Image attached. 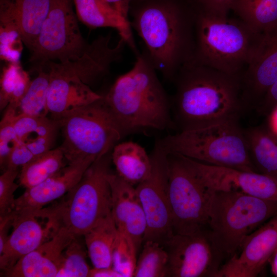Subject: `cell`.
<instances>
[{
  "label": "cell",
  "instance_id": "cell-39",
  "mask_svg": "<svg viewBox=\"0 0 277 277\" xmlns=\"http://www.w3.org/2000/svg\"><path fill=\"white\" fill-rule=\"evenodd\" d=\"M12 212L9 214L0 216V251H1L8 238V232L12 227Z\"/></svg>",
  "mask_w": 277,
  "mask_h": 277
},
{
  "label": "cell",
  "instance_id": "cell-6",
  "mask_svg": "<svg viewBox=\"0 0 277 277\" xmlns=\"http://www.w3.org/2000/svg\"><path fill=\"white\" fill-rule=\"evenodd\" d=\"M159 141L168 153L206 164L258 172L238 120L179 131Z\"/></svg>",
  "mask_w": 277,
  "mask_h": 277
},
{
  "label": "cell",
  "instance_id": "cell-5",
  "mask_svg": "<svg viewBox=\"0 0 277 277\" xmlns=\"http://www.w3.org/2000/svg\"><path fill=\"white\" fill-rule=\"evenodd\" d=\"M111 152L95 160L80 181L58 201L39 210L38 214L53 226L75 236H83L101 220L111 214Z\"/></svg>",
  "mask_w": 277,
  "mask_h": 277
},
{
  "label": "cell",
  "instance_id": "cell-26",
  "mask_svg": "<svg viewBox=\"0 0 277 277\" xmlns=\"http://www.w3.org/2000/svg\"><path fill=\"white\" fill-rule=\"evenodd\" d=\"M231 10L258 33L277 27V0H233Z\"/></svg>",
  "mask_w": 277,
  "mask_h": 277
},
{
  "label": "cell",
  "instance_id": "cell-24",
  "mask_svg": "<svg viewBox=\"0 0 277 277\" xmlns=\"http://www.w3.org/2000/svg\"><path fill=\"white\" fill-rule=\"evenodd\" d=\"M244 133L257 171L277 179V136L262 126L249 128Z\"/></svg>",
  "mask_w": 277,
  "mask_h": 277
},
{
  "label": "cell",
  "instance_id": "cell-41",
  "mask_svg": "<svg viewBox=\"0 0 277 277\" xmlns=\"http://www.w3.org/2000/svg\"><path fill=\"white\" fill-rule=\"evenodd\" d=\"M90 277H124L123 275L111 267L95 268L91 269Z\"/></svg>",
  "mask_w": 277,
  "mask_h": 277
},
{
  "label": "cell",
  "instance_id": "cell-16",
  "mask_svg": "<svg viewBox=\"0 0 277 277\" xmlns=\"http://www.w3.org/2000/svg\"><path fill=\"white\" fill-rule=\"evenodd\" d=\"M277 80V27L264 35L258 52L241 75L245 110L256 108Z\"/></svg>",
  "mask_w": 277,
  "mask_h": 277
},
{
  "label": "cell",
  "instance_id": "cell-33",
  "mask_svg": "<svg viewBox=\"0 0 277 277\" xmlns=\"http://www.w3.org/2000/svg\"><path fill=\"white\" fill-rule=\"evenodd\" d=\"M137 252L131 239L126 233L118 230L113 251L112 267L124 277L133 276L137 262Z\"/></svg>",
  "mask_w": 277,
  "mask_h": 277
},
{
  "label": "cell",
  "instance_id": "cell-2",
  "mask_svg": "<svg viewBox=\"0 0 277 277\" xmlns=\"http://www.w3.org/2000/svg\"><path fill=\"white\" fill-rule=\"evenodd\" d=\"M134 9L132 27L142 40L143 53L167 81H174L181 67L192 59L195 12L175 0H144Z\"/></svg>",
  "mask_w": 277,
  "mask_h": 277
},
{
  "label": "cell",
  "instance_id": "cell-22",
  "mask_svg": "<svg viewBox=\"0 0 277 277\" xmlns=\"http://www.w3.org/2000/svg\"><path fill=\"white\" fill-rule=\"evenodd\" d=\"M76 15L91 28L110 27L116 29L120 37L134 51H137L132 37L129 21L123 17L102 0H73Z\"/></svg>",
  "mask_w": 277,
  "mask_h": 277
},
{
  "label": "cell",
  "instance_id": "cell-11",
  "mask_svg": "<svg viewBox=\"0 0 277 277\" xmlns=\"http://www.w3.org/2000/svg\"><path fill=\"white\" fill-rule=\"evenodd\" d=\"M168 155L158 140L150 155L151 174L135 186L147 223L143 243L151 241L164 247L174 234L169 196Z\"/></svg>",
  "mask_w": 277,
  "mask_h": 277
},
{
  "label": "cell",
  "instance_id": "cell-35",
  "mask_svg": "<svg viewBox=\"0 0 277 277\" xmlns=\"http://www.w3.org/2000/svg\"><path fill=\"white\" fill-rule=\"evenodd\" d=\"M24 44L18 30L9 25L0 24V56L7 63L19 64Z\"/></svg>",
  "mask_w": 277,
  "mask_h": 277
},
{
  "label": "cell",
  "instance_id": "cell-15",
  "mask_svg": "<svg viewBox=\"0 0 277 277\" xmlns=\"http://www.w3.org/2000/svg\"><path fill=\"white\" fill-rule=\"evenodd\" d=\"M12 231L0 251V268L3 273L11 269L22 257L50 239L55 232L47 220L43 224L35 212H12Z\"/></svg>",
  "mask_w": 277,
  "mask_h": 277
},
{
  "label": "cell",
  "instance_id": "cell-36",
  "mask_svg": "<svg viewBox=\"0 0 277 277\" xmlns=\"http://www.w3.org/2000/svg\"><path fill=\"white\" fill-rule=\"evenodd\" d=\"M18 168H8L0 176V216L11 213L14 209V192L19 185L15 183Z\"/></svg>",
  "mask_w": 277,
  "mask_h": 277
},
{
  "label": "cell",
  "instance_id": "cell-9",
  "mask_svg": "<svg viewBox=\"0 0 277 277\" xmlns=\"http://www.w3.org/2000/svg\"><path fill=\"white\" fill-rule=\"evenodd\" d=\"M169 196L174 233L193 234L207 228L214 194L189 159L168 153Z\"/></svg>",
  "mask_w": 277,
  "mask_h": 277
},
{
  "label": "cell",
  "instance_id": "cell-25",
  "mask_svg": "<svg viewBox=\"0 0 277 277\" xmlns=\"http://www.w3.org/2000/svg\"><path fill=\"white\" fill-rule=\"evenodd\" d=\"M118 230L111 214L84 234L87 253L95 268L111 267Z\"/></svg>",
  "mask_w": 277,
  "mask_h": 277
},
{
  "label": "cell",
  "instance_id": "cell-8",
  "mask_svg": "<svg viewBox=\"0 0 277 277\" xmlns=\"http://www.w3.org/2000/svg\"><path fill=\"white\" fill-rule=\"evenodd\" d=\"M57 122L63 136L60 147L68 164L81 160L94 162L111 152L123 137L103 95Z\"/></svg>",
  "mask_w": 277,
  "mask_h": 277
},
{
  "label": "cell",
  "instance_id": "cell-27",
  "mask_svg": "<svg viewBox=\"0 0 277 277\" xmlns=\"http://www.w3.org/2000/svg\"><path fill=\"white\" fill-rule=\"evenodd\" d=\"M66 161L60 147L40 154L21 168L19 185L27 189L41 184L65 167Z\"/></svg>",
  "mask_w": 277,
  "mask_h": 277
},
{
  "label": "cell",
  "instance_id": "cell-10",
  "mask_svg": "<svg viewBox=\"0 0 277 277\" xmlns=\"http://www.w3.org/2000/svg\"><path fill=\"white\" fill-rule=\"evenodd\" d=\"M73 0H51L48 14L31 51L29 62L33 70L44 68L49 61L60 63L81 57L90 44L83 38Z\"/></svg>",
  "mask_w": 277,
  "mask_h": 277
},
{
  "label": "cell",
  "instance_id": "cell-37",
  "mask_svg": "<svg viewBox=\"0 0 277 277\" xmlns=\"http://www.w3.org/2000/svg\"><path fill=\"white\" fill-rule=\"evenodd\" d=\"M200 8L205 12L219 17H227L233 0H197Z\"/></svg>",
  "mask_w": 277,
  "mask_h": 277
},
{
  "label": "cell",
  "instance_id": "cell-38",
  "mask_svg": "<svg viewBox=\"0 0 277 277\" xmlns=\"http://www.w3.org/2000/svg\"><path fill=\"white\" fill-rule=\"evenodd\" d=\"M277 106V80L269 88L256 108L259 114L269 115Z\"/></svg>",
  "mask_w": 277,
  "mask_h": 277
},
{
  "label": "cell",
  "instance_id": "cell-29",
  "mask_svg": "<svg viewBox=\"0 0 277 277\" xmlns=\"http://www.w3.org/2000/svg\"><path fill=\"white\" fill-rule=\"evenodd\" d=\"M35 71L37 75L31 80L27 91L16 110V115L26 114L45 117L49 113L47 101L49 74L43 68Z\"/></svg>",
  "mask_w": 277,
  "mask_h": 277
},
{
  "label": "cell",
  "instance_id": "cell-30",
  "mask_svg": "<svg viewBox=\"0 0 277 277\" xmlns=\"http://www.w3.org/2000/svg\"><path fill=\"white\" fill-rule=\"evenodd\" d=\"M143 244L133 276H168V255L165 248L151 241H145Z\"/></svg>",
  "mask_w": 277,
  "mask_h": 277
},
{
  "label": "cell",
  "instance_id": "cell-43",
  "mask_svg": "<svg viewBox=\"0 0 277 277\" xmlns=\"http://www.w3.org/2000/svg\"><path fill=\"white\" fill-rule=\"evenodd\" d=\"M268 262L270 263L272 273L277 277V249L270 258Z\"/></svg>",
  "mask_w": 277,
  "mask_h": 277
},
{
  "label": "cell",
  "instance_id": "cell-12",
  "mask_svg": "<svg viewBox=\"0 0 277 277\" xmlns=\"http://www.w3.org/2000/svg\"><path fill=\"white\" fill-rule=\"evenodd\" d=\"M164 247L168 255V276L216 277L223 259L206 230L174 233Z\"/></svg>",
  "mask_w": 277,
  "mask_h": 277
},
{
  "label": "cell",
  "instance_id": "cell-3",
  "mask_svg": "<svg viewBox=\"0 0 277 277\" xmlns=\"http://www.w3.org/2000/svg\"><path fill=\"white\" fill-rule=\"evenodd\" d=\"M103 97L123 136L174 128L171 100L143 53L136 55L132 68L117 78Z\"/></svg>",
  "mask_w": 277,
  "mask_h": 277
},
{
  "label": "cell",
  "instance_id": "cell-1",
  "mask_svg": "<svg viewBox=\"0 0 277 277\" xmlns=\"http://www.w3.org/2000/svg\"><path fill=\"white\" fill-rule=\"evenodd\" d=\"M173 82L171 113L179 131L238 120L245 110L241 75L190 61L181 67Z\"/></svg>",
  "mask_w": 277,
  "mask_h": 277
},
{
  "label": "cell",
  "instance_id": "cell-31",
  "mask_svg": "<svg viewBox=\"0 0 277 277\" xmlns=\"http://www.w3.org/2000/svg\"><path fill=\"white\" fill-rule=\"evenodd\" d=\"M14 127L21 141L37 136L55 135L60 127L58 122L47 116L41 117L26 114L15 115Z\"/></svg>",
  "mask_w": 277,
  "mask_h": 277
},
{
  "label": "cell",
  "instance_id": "cell-17",
  "mask_svg": "<svg viewBox=\"0 0 277 277\" xmlns=\"http://www.w3.org/2000/svg\"><path fill=\"white\" fill-rule=\"evenodd\" d=\"M45 68L49 74L47 108L51 118L58 121L67 114L103 97L78 76L60 70L51 61Z\"/></svg>",
  "mask_w": 277,
  "mask_h": 277
},
{
  "label": "cell",
  "instance_id": "cell-40",
  "mask_svg": "<svg viewBox=\"0 0 277 277\" xmlns=\"http://www.w3.org/2000/svg\"><path fill=\"white\" fill-rule=\"evenodd\" d=\"M123 17L128 19L131 0H102Z\"/></svg>",
  "mask_w": 277,
  "mask_h": 277
},
{
  "label": "cell",
  "instance_id": "cell-32",
  "mask_svg": "<svg viewBox=\"0 0 277 277\" xmlns=\"http://www.w3.org/2000/svg\"><path fill=\"white\" fill-rule=\"evenodd\" d=\"M75 237L65 248L56 277L89 276L91 269L86 261V252Z\"/></svg>",
  "mask_w": 277,
  "mask_h": 277
},
{
  "label": "cell",
  "instance_id": "cell-23",
  "mask_svg": "<svg viewBox=\"0 0 277 277\" xmlns=\"http://www.w3.org/2000/svg\"><path fill=\"white\" fill-rule=\"evenodd\" d=\"M111 160L116 173L134 186L146 180L151 174L150 155L135 142L126 141L116 144L111 152Z\"/></svg>",
  "mask_w": 277,
  "mask_h": 277
},
{
  "label": "cell",
  "instance_id": "cell-14",
  "mask_svg": "<svg viewBox=\"0 0 277 277\" xmlns=\"http://www.w3.org/2000/svg\"><path fill=\"white\" fill-rule=\"evenodd\" d=\"M239 254L221 265L216 277H255L277 249V215L244 241Z\"/></svg>",
  "mask_w": 277,
  "mask_h": 277
},
{
  "label": "cell",
  "instance_id": "cell-4",
  "mask_svg": "<svg viewBox=\"0 0 277 277\" xmlns=\"http://www.w3.org/2000/svg\"><path fill=\"white\" fill-rule=\"evenodd\" d=\"M264 34L241 19L195 12L194 50L191 60L226 73L242 75L258 52Z\"/></svg>",
  "mask_w": 277,
  "mask_h": 277
},
{
  "label": "cell",
  "instance_id": "cell-20",
  "mask_svg": "<svg viewBox=\"0 0 277 277\" xmlns=\"http://www.w3.org/2000/svg\"><path fill=\"white\" fill-rule=\"evenodd\" d=\"M75 237L64 228L57 229L50 239L21 258L3 274L9 277H56L63 252Z\"/></svg>",
  "mask_w": 277,
  "mask_h": 277
},
{
  "label": "cell",
  "instance_id": "cell-18",
  "mask_svg": "<svg viewBox=\"0 0 277 277\" xmlns=\"http://www.w3.org/2000/svg\"><path fill=\"white\" fill-rule=\"evenodd\" d=\"M108 179L111 192V216L118 230L131 239L138 251L143 243L147 223L135 187L112 172Z\"/></svg>",
  "mask_w": 277,
  "mask_h": 277
},
{
  "label": "cell",
  "instance_id": "cell-28",
  "mask_svg": "<svg viewBox=\"0 0 277 277\" xmlns=\"http://www.w3.org/2000/svg\"><path fill=\"white\" fill-rule=\"evenodd\" d=\"M2 71L0 79V109L11 108L16 112L30 85L28 73L20 63H7Z\"/></svg>",
  "mask_w": 277,
  "mask_h": 277
},
{
  "label": "cell",
  "instance_id": "cell-19",
  "mask_svg": "<svg viewBox=\"0 0 277 277\" xmlns=\"http://www.w3.org/2000/svg\"><path fill=\"white\" fill-rule=\"evenodd\" d=\"M93 162L81 160L68 164L44 182L26 189L21 196L15 199L13 210L36 211L58 200L80 181Z\"/></svg>",
  "mask_w": 277,
  "mask_h": 277
},
{
  "label": "cell",
  "instance_id": "cell-21",
  "mask_svg": "<svg viewBox=\"0 0 277 277\" xmlns=\"http://www.w3.org/2000/svg\"><path fill=\"white\" fill-rule=\"evenodd\" d=\"M51 0H0V24L19 32L31 51L49 12Z\"/></svg>",
  "mask_w": 277,
  "mask_h": 277
},
{
  "label": "cell",
  "instance_id": "cell-13",
  "mask_svg": "<svg viewBox=\"0 0 277 277\" xmlns=\"http://www.w3.org/2000/svg\"><path fill=\"white\" fill-rule=\"evenodd\" d=\"M188 159L204 183L214 192L237 191L277 202V179L275 177L258 172L211 165Z\"/></svg>",
  "mask_w": 277,
  "mask_h": 277
},
{
  "label": "cell",
  "instance_id": "cell-44",
  "mask_svg": "<svg viewBox=\"0 0 277 277\" xmlns=\"http://www.w3.org/2000/svg\"><path fill=\"white\" fill-rule=\"evenodd\" d=\"M137 1H144V0H136Z\"/></svg>",
  "mask_w": 277,
  "mask_h": 277
},
{
  "label": "cell",
  "instance_id": "cell-42",
  "mask_svg": "<svg viewBox=\"0 0 277 277\" xmlns=\"http://www.w3.org/2000/svg\"><path fill=\"white\" fill-rule=\"evenodd\" d=\"M269 116V129L277 136V106Z\"/></svg>",
  "mask_w": 277,
  "mask_h": 277
},
{
  "label": "cell",
  "instance_id": "cell-7",
  "mask_svg": "<svg viewBox=\"0 0 277 277\" xmlns=\"http://www.w3.org/2000/svg\"><path fill=\"white\" fill-rule=\"evenodd\" d=\"M277 215V202L261 199L240 191H216L206 230L222 258L236 253L253 230Z\"/></svg>",
  "mask_w": 277,
  "mask_h": 277
},
{
  "label": "cell",
  "instance_id": "cell-34",
  "mask_svg": "<svg viewBox=\"0 0 277 277\" xmlns=\"http://www.w3.org/2000/svg\"><path fill=\"white\" fill-rule=\"evenodd\" d=\"M15 114L14 110L6 108L0 122V166L3 171L6 168L11 153L21 141L13 124Z\"/></svg>",
  "mask_w": 277,
  "mask_h": 277
}]
</instances>
